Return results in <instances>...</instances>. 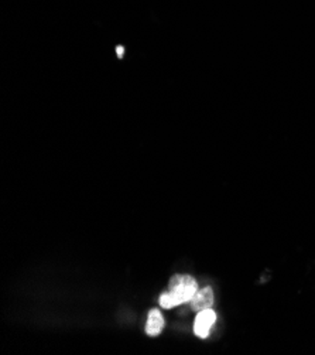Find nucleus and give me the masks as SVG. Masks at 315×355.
I'll use <instances>...</instances> for the list:
<instances>
[{
	"label": "nucleus",
	"instance_id": "obj_5",
	"mask_svg": "<svg viewBox=\"0 0 315 355\" xmlns=\"http://www.w3.org/2000/svg\"><path fill=\"white\" fill-rule=\"evenodd\" d=\"M118 56H119V59H122L123 57V54H125V48L122 47V45H118Z\"/></svg>",
	"mask_w": 315,
	"mask_h": 355
},
{
	"label": "nucleus",
	"instance_id": "obj_3",
	"mask_svg": "<svg viewBox=\"0 0 315 355\" xmlns=\"http://www.w3.org/2000/svg\"><path fill=\"white\" fill-rule=\"evenodd\" d=\"M214 302H215V296H214L212 287L205 286L203 289H198L195 296L190 300V305L192 310L201 312L205 309H211L214 306Z\"/></svg>",
	"mask_w": 315,
	"mask_h": 355
},
{
	"label": "nucleus",
	"instance_id": "obj_1",
	"mask_svg": "<svg viewBox=\"0 0 315 355\" xmlns=\"http://www.w3.org/2000/svg\"><path fill=\"white\" fill-rule=\"evenodd\" d=\"M196 281L190 275H177L170 281L168 292L160 296V306L164 309H173L180 305L188 303L198 292Z\"/></svg>",
	"mask_w": 315,
	"mask_h": 355
},
{
	"label": "nucleus",
	"instance_id": "obj_2",
	"mask_svg": "<svg viewBox=\"0 0 315 355\" xmlns=\"http://www.w3.org/2000/svg\"><path fill=\"white\" fill-rule=\"evenodd\" d=\"M216 323V313L215 310L211 309H205L198 312L195 321H194V333L196 337L199 338H208L211 334V330L214 329V325Z\"/></svg>",
	"mask_w": 315,
	"mask_h": 355
},
{
	"label": "nucleus",
	"instance_id": "obj_4",
	"mask_svg": "<svg viewBox=\"0 0 315 355\" xmlns=\"http://www.w3.org/2000/svg\"><path fill=\"white\" fill-rule=\"evenodd\" d=\"M163 329H164V317L160 313V310L153 309L149 313V317H148L146 333L149 336H152V337H156V336H159L163 332Z\"/></svg>",
	"mask_w": 315,
	"mask_h": 355
}]
</instances>
